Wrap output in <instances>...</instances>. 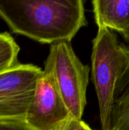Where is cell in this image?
Returning <instances> with one entry per match:
<instances>
[{"label":"cell","instance_id":"ba28073f","mask_svg":"<svg viewBox=\"0 0 129 130\" xmlns=\"http://www.w3.org/2000/svg\"><path fill=\"white\" fill-rule=\"evenodd\" d=\"M128 110H129V64L121 75L116 86L113 120Z\"/></svg>","mask_w":129,"mask_h":130},{"label":"cell","instance_id":"7a4b0ae2","mask_svg":"<svg viewBox=\"0 0 129 130\" xmlns=\"http://www.w3.org/2000/svg\"><path fill=\"white\" fill-rule=\"evenodd\" d=\"M91 53L92 81L98 101L102 130H111L118 82L129 64V47L115 32L97 27Z\"/></svg>","mask_w":129,"mask_h":130},{"label":"cell","instance_id":"8992f818","mask_svg":"<svg viewBox=\"0 0 129 130\" xmlns=\"http://www.w3.org/2000/svg\"><path fill=\"white\" fill-rule=\"evenodd\" d=\"M92 6L97 27L121 35L129 29V0H94Z\"/></svg>","mask_w":129,"mask_h":130},{"label":"cell","instance_id":"3957f363","mask_svg":"<svg viewBox=\"0 0 129 130\" xmlns=\"http://www.w3.org/2000/svg\"><path fill=\"white\" fill-rule=\"evenodd\" d=\"M44 64L51 69L71 117L81 120L87 105L89 66L78 59L70 42L50 45Z\"/></svg>","mask_w":129,"mask_h":130},{"label":"cell","instance_id":"5b68a950","mask_svg":"<svg viewBox=\"0 0 129 130\" xmlns=\"http://www.w3.org/2000/svg\"><path fill=\"white\" fill-rule=\"evenodd\" d=\"M70 117L52 72L44 64L25 121L34 130H61Z\"/></svg>","mask_w":129,"mask_h":130},{"label":"cell","instance_id":"6da1fadb","mask_svg":"<svg viewBox=\"0 0 129 130\" xmlns=\"http://www.w3.org/2000/svg\"><path fill=\"white\" fill-rule=\"evenodd\" d=\"M0 18L12 32L50 45L71 43L87 24L82 0L0 1Z\"/></svg>","mask_w":129,"mask_h":130},{"label":"cell","instance_id":"8fae6325","mask_svg":"<svg viewBox=\"0 0 129 130\" xmlns=\"http://www.w3.org/2000/svg\"><path fill=\"white\" fill-rule=\"evenodd\" d=\"M61 130H94L92 129L82 119L78 120L74 117H70Z\"/></svg>","mask_w":129,"mask_h":130},{"label":"cell","instance_id":"277c9868","mask_svg":"<svg viewBox=\"0 0 129 130\" xmlns=\"http://www.w3.org/2000/svg\"><path fill=\"white\" fill-rule=\"evenodd\" d=\"M42 69L17 65L0 72V120H25Z\"/></svg>","mask_w":129,"mask_h":130},{"label":"cell","instance_id":"9c48e42d","mask_svg":"<svg viewBox=\"0 0 129 130\" xmlns=\"http://www.w3.org/2000/svg\"><path fill=\"white\" fill-rule=\"evenodd\" d=\"M0 130H34L25 120H0Z\"/></svg>","mask_w":129,"mask_h":130},{"label":"cell","instance_id":"7c38bea8","mask_svg":"<svg viewBox=\"0 0 129 130\" xmlns=\"http://www.w3.org/2000/svg\"><path fill=\"white\" fill-rule=\"evenodd\" d=\"M121 36L122 37V38L124 39V40H125L126 43H129V29L125 33V34H122Z\"/></svg>","mask_w":129,"mask_h":130},{"label":"cell","instance_id":"30bf717a","mask_svg":"<svg viewBox=\"0 0 129 130\" xmlns=\"http://www.w3.org/2000/svg\"><path fill=\"white\" fill-rule=\"evenodd\" d=\"M111 130H129V110L113 119Z\"/></svg>","mask_w":129,"mask_h":130},{"label":"cell","instance_id":"52a82bcc","mask_svg":"<svg viewBox=\"0 0 129 130\" xmlns=\"http://www.w3.org/2000/svg\"><path fill=\"white\" fill-rule=\"evenodd\" d=\"M19 46L8 33H0V72L18 63Z\"/></svg>","mask_w":129,"mask_h":130}]
</instances>
